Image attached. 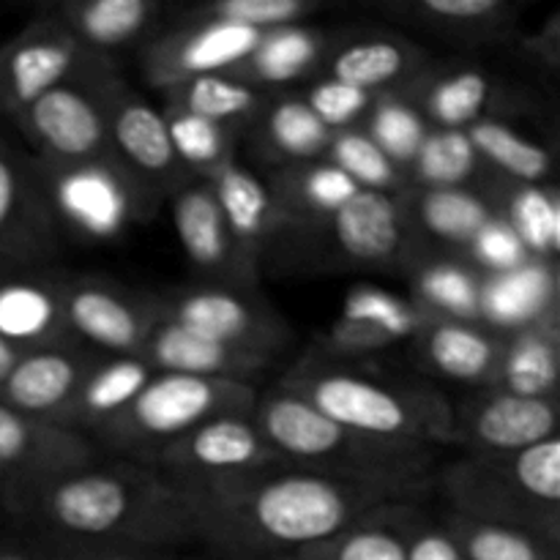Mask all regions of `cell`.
Returning a JSON list of instances; mask_svg holds the SVG:
<instances>
[{"label":"cell","mask_w":560,"mask_h":560,"mask_svg":"<svg viewBox=\"0 0 560 560\" xmlns=\"http://www.w3.org/2000/svg\"><path fill=\"white\" fill-rule=\"evenodd\" d=\"M195 539L217 556L282 560L331 539L366 514L413 503L416 490L304 468H268L206 481H173Z\"/></svg>","instance_id":"6da1fadb"},{"label":"cell","mask_w":560,"mask_h":560,"mask_svg":"<svg viewBox=\"0 0 560 560\" xmlns=\"http://www.w3.org/2000/svg\"><path fill=\"white\" fill-rule=\"evenodd\" d=\"M36 525L38 536L107 541L151 550L191 545L195 528L178 487L156 468L98 463L71 470L22 495L9 509Z\"/></svg>","instance_id":"7a4b0ae2"},{"label":"cell","mask_w":560,"mask_h":560,"mask_svg":"<svg viewBox=\"0 0 560 560\" xmlns=\"http://www.w3.org/2000/svg\"><path fill=\"white\" fill-rule=\"evenodd\" d=\"M282 388L299 394L345 430L372 441L430 452L454 443V405L427 386L381 381L312 359L290 372Z\"/></svg>","instance_id":"3957f363"},{"label":"cell","mask_w":560,"mask_h":560,"mask_svg":"<svg viewBox=\"0 0 560 560\" xmlns=\"http://www.w3.org/2000/svg\"><path fill=\"white\" fill-rule=\"evenodd\" d=\"M252 419L271 452L290 468L397 485L416 492L430 485V448L394 446L355 435L282 386L268 397H257Z\"/></svg>","instance_id":"277c9868"},{"label":"cell","mask_w":560,"mask_h":560,"mask_svg":"<svg viewBox=\"0 0 560 560\" xmlns=\"http://www.w3.org/2000/svg\"><path fill=\"white\" fill-rule=\"evenodd\" d=\"M452 514L512 525L560 547V441L468 457L441 470Z\"/></svg>","instance_id":"5b68a950"},{"label":"cell","mask_w":560,"mask_h":560,"mask_svg":"<svg viewBox=\"0 0 560 560\" xmlns=\"http://www.w3.org/2000/svg\"><path fill=\"white\" fill-rule=\"evenodd\" d=\"M255 405L257 392L252 383L156 372L140 397L93 438L102 446L131 457V463L151 468L153 459L170 443L184 438L202 421L224 413H252Z\"/></svg>","instance_id":"8992f818"},{"label":"cell","mask_w":560,"mask_h":560,"mask_svg":"<svg viewBox=\"0 0 560 560\" xmlns=\"http://www.w3.org/2000/svg\"><path fill=\"white\" fill-rule=\"evenodd\" d=\"M124 85L113 60L91 66L60 82L11 124L31 145V156L47 164H74L113 156L109 151V102Z\"/></svg>","instance_id":"52a82bcc"},{"label":"cell","mask_w":560,"mask_h":560,"mask_svg":"<svg viewBox=\"0 0 560 560\" xmlns=\"http://www.w3.org/2000/svg\"><path fill=\"white\" fill-rule=\"evenodd\" d=\"M36 170L58 230H69L82 241L109 244L135 222L151 219L159 208V200L115 156L74 164L36 162Z\"/></svg>","instance_id":"ba28073f"},{"label":"cell","mask_w":560,"mask_h":560,"mask_svg":"<svg viewBox=\"0 0 560 560\" xmlns=\"http://www.w3.org/2000/svg\"><path fill=\"white\" fill-rule=\"evenodd\" d=\"M102 60L113 58L88 52L52 9L42 11L0 44V120H14L44 93Z\"/></svg>","instance_id":"9c48e42d"},{"label":"cell","mask_w":560,"mask_h":560,"mask_svg":"<svg viewBox=\"0 0 560 560\" xmlns=\"http://www.w3.org/2000/svg\"><path fill=\"white\" fill-rule=\"evenodd\" d=\"M93 463H98V448L88 435L0 402V501L5 512L36 487Z\"/></svg>","instance_id":"30bf717a"},{"label":"cell","mask_w":560,"mask_h":560,"mask_svg":"<svg viewBox=\"0 0 560 560\" xmlns=\"http://www.w3.org/2000/svg\"><path fill=\"white\" fill-rule=\"evenodd\" d=\"M63 310L71 339L96 355H142L162 320V301L96 277L66 279Z\"/></svg>","instance_id":"8fae6325"},{"label":"cell","mask_w":560,"mask_h":560,"mask_svg":"<svg viewBox=\"0 0 560 560\" xmlns=\"http://www.w3.org/2000/svg\"><path fill=\"white\" fill-rule=\"evenodd\" d=\"M162 312L189 331L268 359H273L290 337L282 317L266 301H255L252 290L246 288H186L164 299Z\"/></svg>","instance_id":"7c38bea8"},{"label":"cell","mask_w":560,"mask_h":560,"mask_svg":"<svg viewBox=\"0 0 560 560\" xmlns=\"http://www.w3.org/2000/svg\"><path fill=\"white\" fill-rule=\"evenodd\" d=\"M151 468L170 481H206L284 468V463L271 452L252 413H224L170 443Z\"/></svg>","instance_id":"4fadbf2b"},{"label":"cell","mask_w":560,"mask_h":560,"mask_svg":"<svg viewBox=\"0 0 560 560\" xmlns=\"http://www.w3.org/2000/svg\"><path fill=\"white\" fill-rule=\"evenodd\" d=\"M55 249L58 224L36 162L0 131V268H38Z\"/></svg>","instance_id":"5bb4252c"},{"label":"cell","mask_w":560,"mask_h":560,"mask_svg":"<svg viewBox=\"0 0 560 560\" xmlns=\"http://www.w3.org/2000/svg\"><path fill=\"white\" fill-rule=\"evenodd\" d=\"M262 33L224 22L184 20L142 49V74L159 91L206 74H235Z\"/></svg>","instance_id":"9a60e30c"},{"label":"cell","mask_w":560,"mask_h":560,"mask_svg":"<svg viewBox=\"0 0 560 560\" xmlns=\"http://www.w3.org/2000/svg\"><path fill=\"white\" fill-rule=\"evenodd\" d=\"M109 151L115 162L153 197L162 202L173 197L191 175L180 167L170 142L167 120L162 109L137 96L129 85H120L109 102Z\"/></svg>","instance_id":"2e32d148"},{"label":"cell","mask_w":560,"mask_h":560,"mask_svg":"<svg viewBox=\"0 0 560 560\" xmlns=\"http://www.w3.org/2000/svg\"><path fill=\"white\" fill-rule=\"evenodd\" d=\"M558 438V399H525L481 388L454 408V441L470 452L503 454Z\"/></svg>","instance_id":"e0dca14e"},{"label":"cell","mask_w":560,"mask_h":560,"mask_svg":"<svg viewBox=\"0 0 560 560\" xmlns=\"http://www.w3.org/2000/svg\"><path fill=\"white\" fill-rule=\"evenodd\" d=\"M173 228L184 255L208 279V284L255 288L257 266L235 246L208 180L191 178L175 191Z\"/></svg>","instance_id":"ac0fdd59"},{"label":"cell","mask_w":560,"mask_h":560,"mask_svg":"<svg viewBox=\"0 0 560 560\" xmlns=\"http://www.w3.org/2000/svg\"><path fill=\"white\" fill-rule=\"evenodd\" d=\"M328 233L339 255L359 266H397L419 260V238L405 217L402 197L361 189L328 219Z\"/></svg>","instance_id":"d6986e66"},{"label":"cell","mask_w":560,"mask_h":560,"mask_svg":"<svg viewBox=\"0 0 560 560\" xmlns=\"http://www.w3.org/2000/svg\"><path fill=\"white\" fill-rule=\"evenodd\" d=\"M98 359L102 355L82 348L74 339L27 350L16 359L14 370L0 386V402L33 419L60 424L77 388Z\"/></svg>","instance_id":"ffe728a7"},{"label":"cell","mask_w":560,"mask_h":560,"mask_svg":"<svg viewBox=\"0 0 560 560\" xmlns=\"http://www.w3.org/2000/svg\"><path fill=\"white\" fill-rule=\"evenodd\" d=\"M66 279L38 268H0V339L27 350L69 342Z\"/></svg>","instance_id":"44dd1931"},{"label":"cell","mask_w":560,"mask_h":560,"mask_svg":"<svg viewBox=\"0 0 560 560\" xmlns=\"http://www.w3.org/2000/svg\"><path fill=\"white\" fill-rule=\"evenodd\" d=\"M560 284L556 260L530 257L514 271L481 277L479 323L498 337L534 328L558 317Z\"/></svg>","instance_id":"7402d4cb"},{"label":"cell","mask_w":560,"mask_h":560,"mask_svg":"<svg viewBox=\"0 0 560 560\" xmlns=\"http://www.w3.org/2000/svg\"><path fill=\"white\" fill-rule=\"evenodd\" d=\"M142 359L164 375H191L213 377V381H241L252 383V375L271 364L268 355L249 353L233 345L217 342L202 334L189 331L180 323L164 317L148 337Z\"/></svg>","instance_id":"603a6c76"},{"label":"cell","mask_w":560,"mask_h":560,"mask_svg":"<svg viewBox=\"0 0 560 560\" xmlns=\"http://www.w3.org/2000/svg\"><path fill=\"white\" fill-rule=\"evenodd\" d=\"M427 55L397 33H366L339 44L326 60L328 77L361 88L372 96L402 93L424 77Z\"/></svg>","instance_id":"cb8c5ba5"},{"label":"cell","mask_w":560,"mask_h":560,"mask_svg":"<svg viewBox=\"0 0 560 560\" xmlns=\"http://www.w3.org/2000/svg\"><path fill=\"white\" fill-rule=\"evenodd\" d=\"M413 342L427 370L479 388L492 386L503 353V337L481 323L443 320L432 315L424 317Z\"/></svg>","instance_id":"d4e9b609"},{"label":"cell","mask_w":560,"mask_h":560,"mask_svg":"<svg viewBox=\"0 0 560 560\" xmlns=\"http://www.w3.org/2000/svg\"><path fill=\"white\" fill-rule=\"evenodd\" d=\"M153 375L156 370L142 355H102L77 388L60 427L88 438L96 435L140 397Z\"/></svg>","instance_id":"484cf974"},{"label":"cell","mask_w":560,"mask_h":560,"mask_svg":"<svg viewBox=\"0 0 560 560\" xmlns=\"http://www.w3.org/2000/svg\"><path fill=\"white\" fill-rule=\"evenodd\" d=\"M399 20L459 44H492L517 36L520 5L512 0H399L388 5Z\"/></svg>","instance_id":"4316f807"},{"label":"cell","mask_w":560,"mask_h":560,"mask_svg":"<svg viewBox=\"0 0 560 560\" xmlns=\"http://www.w3.org/2000/svg\"><path fill=\"white\" fill-rule=\"evenodd\" d=\"M206 180L238 252L257 266L262 246L271 241V235H277V230H282L268 184L235 159L222 164Z\"/></svg>","instance_id":"83f0119b"},{"label":"cell","mask_w":560,"mask_h":560,"mask_svg":"<svg viewBox=\"0 0 560 560\" xmlns=\"http://www.w3.org/2000/svg\"><path fill=\"white\" fill-rule=\"evenodd\" d=\"M402 197L405 217L416 238L432 241L443 252L463 255L476 233L495 217V208L485 191L474 186L454 189H410Z\"/></svg>","instance_id":"f1b7e54d"},{"label":"cell","mask_w":560,"mask_h":560,"mask_svg":"<svg viewBox=\"0 0 560 560\" xmlns=\"http://www.w3.org/2000/svg\"><path fill=\"white\" fill-rule=\"evenodd\" d=\"M66 31L98 58L126 49L145 38L162 14L156 0H66L55 5Z\"/></svg>","instance_id":"f546056e"},{"label":"cell","mask_w":560,"mask_h":560,"mask_svg":"<svg viewBox=\"0 0 560 560\" xmlns=\"http://www.w3.org/2000/svg\"><path fill=\"white\" fill-rule=\"evenodd\" d=\"M268 189L277 202L282 228H326L328 219L361 191L328 159L284 167Z\"/></svg>","instance_id":"4dcf8cb0"},{"label":"cell","mask_w":560,"mask_h":560,"mask_svg":"<svg viewBox=\"0 0 560 560\" xmlns=\"http://www.w3.org/2000/svg\"><path fill=\"white\" fill-rule=\"evenodd\" d=\"M560 320L503 337V353L492 386L525 399H558L560 375Z\"/></svg>","instance_id":"1f68e13d"},{"label":"cell","mask_w":560,"mask_h":560,"mask_svg":"<svg viewBox=\"0 0 560 560\" xmlns=\"http://www.w3.org/2000/svg\"><path fill=\"white\" fill-rule=\"evenodd\" d=\"M328 49L326 33L310 25H284L262 33L249 58L235 69V77L252 88L293 85L320 66Z\"/></svg>","instance_id":"d6a6232c"},{"label":"cell","mask_w":560,"mask_h":560,"mask_svg":"<svg viewBox=\"0 0 560 560\" xmlns=\"http://www.w3.org/2000/svg\"><path fill=\"white\" fill-rule=\"evenodd\" d=\"M410 299L432 317L479 323L481 273L454 252L419 257L413 262V295Z\"/></svg>","instance_id":"836d02e7"},{"label":"cell","mask_w":560,"mask_h":560,"mask_svg":"<svg viewBox=\"0 0 560 560\" xmlns=\"http://www.w3.org/2000/svg\"><path fill=\"white\" fill-rule=\"evenodd\" d=\"M536 260H556L560 246V197L552 184L503 180L487 197Z\"/></svg>","instance_id":"e575fe53"},{"label":"cell","mask_w":560,"mask_h":560,"mask_svg":"<svg viewBox=\"0 0 560 560\" xmlns=\"http://www.w3.org/2000/svg\"><path fill=\"white\" fill-rule=\"evenodd\" d=\"M413 503H394L366 514L331 539L293 552L282 560H408L405 525Z\"/></svg>","instance_id":"d590c367"},{"label":"cell","mask_w":560,"mask_h":560,"mask_svg":"<svg viewBox=\"0 0 560 560\" xmlns=\"http://www.w3.org/2000/svg\"><path fill=\"white\" fill-rule=\"evenodd\" d=\"M260 118V142L266 156L277 159L284 167L326 159L334 131L317 120L304 96H282L266 104Z\"/></svg>","instance_id":"8d00e7d4"},{"label":"cell","mask_w":560,"mask_h":560,"mask_svg":"<svg viewBox=\"0 0 560 560\" xmlns=\"http://www.w3.org/2000/svg\"><path fill=\"white\" fill-rule=\"evenodd\" d=\"M416 107L432 129H468L485 118L492 80L481 69H454L416 82Z\"/></svg>","instance_id":"74e56055"},{"label":"cell","mask_w":560,"mask_h":560,"mask_svg":"<svg viewBox=\"0 0 560 560\" xmlns=\"http://www.w3.org/2000/svg\"><path fill=\"white\" fill-rule=\"evenodd\" d=\"M167 107L180 113L222 124L235 131V126L255 120L266 107V96L249 82L235 74H206L167 88Z\"/></svg>","instance_id":"f35d334b"},{"label":"cell","mask_w":560,"mask_h":560,"mask_svg":"<svg viewBox=\"0 0 560 560\" xmlns=\"http://www.w3.org/2000/svg\"><path fill=\"white\" fill-rule=\"evenodd\" d=\"M465 131H468L485 170L492 167L503 180H514V184H547L550 180L552 153L539 142L520 135L514 126L498 118H481Z\"/></svg>","instance_id":"ab89813d"},{"label":"cell","mask_w":560,"mask_h":560,"mask_svg":"<svg viewBox=\"0 0 560 560\" xmlns=\"http://www.w3.org/2000/svg\"><path fill=\"white\" fill-rule=\"evenodd\" d=\"M485 173L479 153L465 129H430L424 145L408 167V180L416 189H454L470 186Z\"/></svg>","instance_id":"60d3db41"},{"label":"cell","mask_w":560,"mask_h":560,"mask_svg":"<svg viewBox=\"0 0 560 560\" xmlns=\"http://www.w3.org/2000/svg\"><path fill=\"white\" fill-rule=\"evenodd\" d=\"M361 129L386 153L388 162L408 175V167L424 145L432 126L427 124L413 98H408V93H383L375 96Z\"/></svg>","instance_id":"b9f144b4"},{"label":"cell","mask_w":560,"mask_h":560,"mask_svg":"<svg viewBox=\"0 0 560 560\" xmlns=\"http://www.w3.org/2000/svg\"><path fill=\"white\" fill-rule=\"evenodd\" d=\"M448 534L468 560H560V547L512 525L448 514Z\"/></svg>","instance_id":"7bdbcfd3"},{"label":"cell","mask_w":560,"mask_h":560,"mask_svg":"<svg viewBox=\"0 0 560 560\" xmlns=\"http://www.w3.org/2000/svg\"><path fill=\"white\" fill-rule=\"evenodd\" d=\"M164 120L180 167L195 178L206 180L233 159V129L228 126L170 107H164Z\"/></svg>","instance_id":"ee69618b"},{"label":"cell","mask_w":560,"mask_h":560,"mask_svg":"<svg viewBox=\"0 0 560 560\" xmlns=\"http://www.w3.org/2000/svg\"><path fill=\"white\" fill-rule=\"evenodd\" d=\"M326 159L334 167L342 170L359 189L364 191H386V195H399L408 175L388 162L386 153L366 137L361 126L355 129L337 131L328 142Z\"/></svg>","instance_id":"f6af8a7d"},{"label":"cell","mask_w":560,"mask_h":560,"mask_svg":"<svg viewBox=\"0 0 560 560\" xmlns=\"http://www.w3.org/2000/svg\"><path fill=\"white\" fill-rule=\"evenodd\" d=\"M339 317L375 326L386 331L394 342H405L419 334L427 312L413 299H405L392 290H383L377 284H355L345 295Z\"/></svg>","instance_id":"bcb514c9"},{"label":"cell","mask_w":560,"mask_h":560,"mask_svg":"<svg viewBox=\"0 0 560 560\" xmlns=\"http://www.w3.org/2000/svg\"><path fill=\"white\" fill-rule=\"evenodd\" d=\"M315 11L317 3L312 0H219V3L197 5L184 20L224 22V25L268 33L284 25H304L306 16Z\"/></svg>","instance_id":"7dc6e473"},{"label":"cell","mask_w":560,"mask_h":560,"mask_svg":"<svg viewBox=\"0 0 560 560\" xmlns=\"http://www.w3.org/2000/svg\"><path fill=\"white\" fill-rule=\"evenodd\" d=\"M304 102L310 104V109L317 115V120H320L328 131L337 135V131L355 129L359 120L366 118L375 96L361 91V88H353L348 85V82H339L326 74L323 80L312 82Z\"/></svg>","instance_id":"c3c4849f"},{"label":"cell","mask_w":560,"mask_h":560,"mask_svg":"<svg viewBox=\"0 0 560 560\" xmlns=\"http://www.w3.org/2000/svg\"><path fill=\"white\" fill-rule=\"evenodd\" d=\"M463 257L481 277H495V273L514 271V268L525 266L530 260L523 241L517 238V233L498 213L470 238Z\"/></svg>","instance_id":"681fc988"},{"label":"cell","mask_w":560,"mask_h":560,"mask_svg":"<svg viewBox=\"0 0 560 560\" xmlns=\"http://www.w3.org/2000/svg\"><path fill=\"white\" fill-rule=\"evenodd\" d=\"M392 345L397 342L381 328L348 320V317H337L320 337V350H317L315 359L326 361V364H342V361L350 359H366V355L383 353Z\"/></svg>","instance_id":"f907efd6"},{"label":"cell","mask_w":560,"mask_h":560,"mask_svg":"<svg viewBox=\"0 0 560 560\" xmlns=\"http://www.w3.org/2000/svg\"><path fill=\"white\" fill-rule=\"evenodd\" d=\"M36 547L47 560H175L170 556V550L107 545V541L55 539V536H38Z\"/></svg>","instance_id":"816d5d0a"},{"label":"cell","mask_w":560,"mask_h":560,"mask_svg":"<svg viewBox=\"0 0 560 560\" xmlns=\"http://www.w3.org/2000/svg\"><path fill=\"white\" fill-rule=\"evenodd\" d=\"M405 552L408 560H468L443 523H432L413 506L405 525Z\"/></svg>","instance_id":"f5cc1de1"},{"label":"cell","mask_w":560,"mask_h":560,"mask_svg":"<svg viewBox=\"0 0 560 560\" xmlns=\"http://www.w3.org/2000/svg\"><path fill=\"white\" fill-rule=\"evenodd\" d=\"M520 44H523V49L530 55V58L545 60L547 69L556 71L558 63H560V22H558V14H552L550 20H547L545 31L534 33V36L520 38Z\"/></svg>","instance_id":"db71d44e"},{"label":"cell","mask_w":560,"mask_h":560,"mask_svg":"<svg viewBox=\"0 0 560 560\" xmlns=\"http://www.w3.org/2000/svg\"><path fill=\"white\" fill-rule=\"evenodd\" d=\"M0 560H47L36 541L31 545H20V541H0Z\"/></svg>","instance_id":"11a10c76"},{"label":"cell","mask_w":560,"mask_h":560,"mask_svg":"<svg viewBox=\"0 0 560 560\" xmlns=\"http://www.w3.org/2000/svg\"><path fill=\"white\" fill-rule=\"evenodd\" d=\"M20 355H22L20 350H14L9 342H3V339H0V386L5 383L9 372L14 370V364H16V359H20Z\"/></svg>","instance_id":"9f6ffc18"},{"label":"cell","mask_w":560,"mask_h":560,"mask_svg":"<svg viewBox=\"0 0 560 560\" xmlns=\"http://www.w3.org/2000/svg\"><path fill=\"white\" fill-rule=\"evenodd\" d=\"M175 560H184V558H175ZM186 560H238V558H224V556H213V558H186Z\"/></svg>","instance_id":"6f0895ef"},{"label":"cell","mask_w":560,"mask_h":560,"mask_svg":"<svg viewBox=\"0 0 560 560\" xmlns=\"http://www.w3.org/2000/svg\"><path fill=\"white\" fill-rule=\"evenodd\" d=\"M3 512H5V509H3V501H0V517H3Z\"/></svg>","instance_id":"680465c9"}]
</instances>
